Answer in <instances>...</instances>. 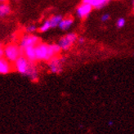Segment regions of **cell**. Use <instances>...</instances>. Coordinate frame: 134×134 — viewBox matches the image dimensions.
I'll list each match as a JSON object with an SVG mask.
<instances>
[{"label": "cell", "instance_id": "cell-1", "mask_svg": "<svg viewBox=\"0 0 134 134\" xmlns=\"http://www.w3.org/2000/svg\"><path fill=\"white\" fill-rule=\"evenodd\" d=\"M36 57L37 61H45L50 62L52 58H54L56 55L59 54V52L62 49L58 43L47 44L39 43L36 47Z\"/></svg>", "mask_w": 134, "mask_h": 134}, {"label": "cell", "instance_id": "cell-2", "mask_svg": "<svg viewBox=\"0 0 134 134\" xmlns=\"http://www.w3.org/2000/svg\"><path fill=\"white\" fill-rule=\"evenodd\" d=\"M23 53L21 47L15 43L8 44L4 48V58H6L9 62H16V60L21 56Z\"/></svg>", "mask_w": 134, "mask_h": 134}, {"label": "cell", "instance_id": "cell-3", "mask_svg": "<svg viewBox=\"0 0 134 134\" xmlns=\"http://www.w3.org/2000/svg\"><path fill=\"white\" fill-rule=\"evenodd\" d=\"M14 63L16 71L24 75H28L30 67L33 64V62H30L25 56H21Z\"/></svg>", "mask_w": 134, "mask_h": 134}, {"label": "cell", "instance_id": "cell-4", "mask_svg": "<svg viewBox=\"0 0 134 134\" xmlns=\"http://www.w3.org/2000/svg\"><path fill=\"white\" fill-rule=\"evenodd\" d=\"M39 43V38L36 35H24L20 42V47L21 50L28 48V47H36Z\"/></svg>", "mask_w": 134, "mask_h": 134}, {"label": "cell", "instance_id": "cell-5", "mask_svg": "<svg viewBox=\"0 0 134 134\" xmlns=\"http://www.w3.org/2000/svg\"><path fill=\"white\" fill-rule=\"evenodd\" d=\"M77 40V35L75 34H68L65 36L62 37L61 39L59 40L58 44L62 48V50L67 51L71 48L72 44L75 43Z\"/></svg>", "mask_w": 134, "mask_h": 134}, {"label": "cell", "instance_id": "cell-6", "mask_svg": "<svg viewBox=\"0 0 134 134\" xmlns=\"http://www.w3.org/2000/svg\"><path fill=\"white\" fill-rule=\"evenodd\" d=\"M48 65L51 72L58 74L62 70V60L55 57L49 62Z\"/></svg>", "mask_w": 134, "mask_h": 134}, {"label": "cell", "instance_id": "cell-7", "mask_svg": "<svg viewBox=\"0 0 134 134\" xmlns=\"http://www.w3.org/2000/svg\"><path fill=\"white\" fill-rule=\"evenodd\" d=\"M92 8L93 7L92 5L82 3V4L77 8V15L79 18H85L90 14Z\"/></svg>", "mask_w": 134, "mask_h": 134}, {"label": "cell", "instance_id": "cell-8", "mask_svg": "<svg viewBox=\"0 0 134 134\" xmlns=\"http://www.w3.org/2000/svg\"><path fill=\"white\" fill-rule=\"evenodd\" d=\"M25 57L27 58L30 62H35L37 61V57H36V49L35 47H28L25 49L22 50Z\"/></svg>", "mask_w": 134, "mask_h": 134}, {"label": "cell", "instance_id": "cell-9", "mask_svg": "<svg viewBox=\"0 0 134 134\" xmlns=\"http://www.w3.org/2000/svg\"><path fill=\"white\" fill-rule=\"evenodd\" d=\"M11 71V65L6 58L3 57L0 59V74L7 75Z\"/></svg>", "mask_w": 134, "mask_h": 134}, {"label": "cell", "instance_id": "cell-10", "mask_svg": "<svg viewBox=\"0 0 134 134\" xmlns=\"http://www.w3.org/2000/svg\"><path fill=\"white\" fill-rule=\"evenodd\" d=\"M74 21L72 18H65V19H63L62 21H61V23H60L59 26L58 27L62 30H68L70 26L72 25Z\"/></svg>", "mask_w": 134, "mask_h": 134}, {"label": "cell", "instance_id": "cell-11", "mask_svg": "<svg viewBox=\"0 0 134 134\" xmlns=\"http://www.w3.org/2000/svg\"><path fill=\"white\" fill-rule=\"evenodd\" d=\"M10 12H11V8L8 3H3L0 5V16L1 17H4L9 15Z\"/></svg>", "mask_w": 134, "mask_h": 134}, {"label": "cell", "instance_id": "cell-12", "mask_svg": "<svg viewBox=\"0 0 134 134\" xmlns=\"http://www.w3.org/2000/svg\"><path fill=\"white\" fill-rule=\"evenodd\" d=\"M63 20L62 16H60V15H57V16H52L49 21L51 22V25H52V28H55V27H57V26H59L60 23H61V21Z\"/></svg>", "mask_w": 134, "mask_h": 134}, {"label": "cell", "instance_id": "cell-13", "mask_svg": "<svg viewBox=\"0 0 134 134\" xmlns=\"http://www.w3.org/2000/svg\"><path fill=\"white\" fill-rule=\"evenodd\" d=\"M51 28H52L51 22H50L49 20H47V21H45L42 24V25L40 26L39 29H38V30H39L40 32L43 33V32L48 31V30L49 29H51Z\"/></svg>", "mask_w": 134, "mask_h": 134}, {"label": "cell", "instance_id": "cell-14", "mask_svg": "<svg viewBox=\"0 0 134 134\" xmlns=\"http://www.w3.org/2000/svg\"><path fill=\"white\" fill-rule=\"evenodd\" d=\"M110 2V0H95V3L93 8H102L105 5H106Z\"/></svg>", "mask_w": 134, "mask_h": 134}, {"label": "cell", "instance_id": "cell-15", "mask_svg": "<svg viewBox=\"0 0 134 134\" xmlns=\"http://www.w3.org/2000/svg\"><path fill=\"white\" fill-rule=\"evenodd\" d=\"M36 30H37V27L35 25H30L25 29V30L27 33H34L35 31H36Z\"/></svg>", "mask_w": 134, "mask_h": 134}, {"label": "cell", "instance_id": "cell-16", "mask_svg": "<svg viewBox=\"0 0 134 134\" xmlns=\"http://www.w3.org/2000/svg\"><path fill=\"white\" fill-rule=\"evenodd\" d=\"M116 25H117V27L118 28H122V27H124V25H125V20H124V18H119L118 21H117Z\"/></svg>", "mask_w": 134, "mask_h": 134}, {"label": "cell", "instance_id": "cell-17", "mask_svg": "<svg viewBox=\"0 0 134 134\" xmlns=\"http://www.w3.org/2000/svg\"><path fill=\"white\" fill-rule=\"evenodd\" d=\"M102 21H108V20L110 19V15L109 14H104L102 16Z\"/></svg>", "mask_w": 134, "mask_h": 134}, {"label": "cell", "instance_id": "cell-18", "mask_svg": "<svg viewBox=\"0 0 134 134\" xmlns=\"http://www.w3.org/2000/svg\"><path fill=\"white\" fill-rule=\"evenodd\" d=\"M0 57H1V58L4 57V48H3V47L0 48Z\"/></svg>", "mask_w": 134, "mask_h": 134}, {"label": "cell", "instance_id": "cell-19", "mask_svg": "<svg viewBox=\"0 0 134 134\" xmlns=\"http://www.w3.org/2000/svg\"><path fill=\"white\" fill-rule=\"evenodd\" d=\"M83 42H84V38H79V43H83Z\"/></svg>", "mask_w": 134, "mask_h": 134}, {"label": "cell", "instance_id": "cell-20", "mask_svg": "<svg viewBox=\"0 0 134 134\" xmlns=\"http://www.w3.org/2000/svg\"><path fill=\"white\" fill-rule=\"evenodd\" d=\"M109 125H110V126H112V125H113V122H112V121H110V122H109Z\"/></svg>", "mask_w": 134, "mask_h": 134}, {"label": "cell", "instance_id": "cell-21", "mask_svg": "<svg viewBox=\"0 0 134 134\" xmlns=\"http://www.w3.org/2000/svg\"><path fill=\"white\" fill-rule=\"evenodd\" d=\"M0 1H1L2 3H6L7 1H8V0H0Z\"/></svg>", "mask_w": 134, "mask_h": 134}, {"label": "cell", "instance_id": "cell-22", "mask_svg": "<svg viewBox=\"0 0 134 134\" xmlns=\"http://www.w3.org/2000/svg\"><path fill=\"white\" fill-rule=\"evenodd\" d=\"M133 11H134V5H133Z\"/></svg>", "mask_w": 134, "mask_h": 134}]
</instances>
